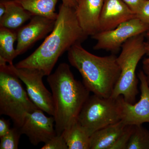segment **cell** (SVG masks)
<instances>
[{"mask_svg":"<svg viewBox=\"0 0 149 149\" xmlns=\"http://www.w3.org/2000/svg\"><path fill=\"white\" fill-rule=\"evenodd\" d=\"M87 37L79 24L75 9L62 4L50 34L34 52L15 66L39 70L48 76L52 73L60 57Z\"/></svg>","mask_w":149,"mask_h":149,"instance_id":"1","label":"cell"},{"mask_svg":"<svg viewBox=\"0 0 149 149\" xmlns=\"http://www.w3.org/2000/svg\"><path fill=\"white\" fill-rule=\"evenodd\" d=\"M53 99L54 117L57 135L77 122L78 116L91 92L75 79L69 65L61 63L47 76Z\"/></svg>","mask_w":149,"mask_h":149,"instance_id":"2","label":"cell"},{"mask_svg":"<svg viewBox=\"0 0 149 149\" xmlns=\"http://www.w3.org/2000/svg\"><path fill=\"white\" fill-rule=\"evenodd\" d=\"M115 55L99 56L91 53L78 43L68 51L71 65L83 77V84L93 94L104 98L111 95L120 74V68Z\"/></svg>","mask_w":149,"mask_h":149,"instance_id":"3","label":"cell"},{"mask_svg":"<svg viewBox=\"0 0 149 149\" xmlns=\"http://www.w3.org/2000/svg\"><path fill=\"white\" fill-rule=\"evenodd\" d=\"M9 65L0 59V114L10 118L14 126L20 128L28 113L38 108Z\"/></svg>","mask_w":149,"mask_h":149,"instance_id":"4","label":"cell"},{"mask_svg":"<svg viewBox=\"0 0 149 149\" xmlns=\"http://www.w3.org/2000/svg\"><path fill=\"white\" fill-rule=\"evenodd\" d=\"M121 47V52L117 58L120 76L111 97L116 98L122 95L125 101L133 104L136 103L139 93L136 68L141 59L146 54L143 34L129 39Z\"/></svg>","mask_w":149,"mask_h":149,"instance_id":"5","label":"cell"},{"mask_svg":"<svg viewBox=\"0 0 149 149\" xmlns=\"http://www.w3.org/2000/svg\"><path fill=\"white\" fill-rule=\"evenodd\" d=\"M123 97L104 98L93 94L83 105L77 121L91 136L94 132L122 119Z\"/></svg>","mask_w":149,"mask_h":149,"instance_id":"6","label":"cell"},{"mask_svg":"<svg viewBox=\"0 0 149 149\" xmlns=\"http://www.w3.org/2000/svg\"><path fill=\"white\" fill-rule=\"evenodd\" d=\"M149 26L135 17L119 24L111 30L99 32L92 36L97 41L93 49L116 52L129 39L144 34Z\"/></svg>","mask_w":149,"mask_h":149,"instance_id":"7","label":"cell"},{"mask_svg":"<svg viewBox=\"0 0 149 149\" xmlns=\"http://www.w3.org/2000/svg\"><path fill=\"white\" fill-rule=\"evenodd\" d=\"M9 65L11 69L26 85V91L32 102L38 108L53 116L52 94L43 83V77L45 76L44 72L35 68H17L13 64Z\"/></svg>","mask_w":149,"mask_h":149,"instance_id":"8","label":"cell"},{"mask_svg":"<svg viewBox=\"0 0 149 149\" xmlns=\"http://www.w3.org/2000/svg\"><path fill=\"white\" fill-rule=\"evenodd\" d=\"M44 112L37 109L28 113L19 128L22 135H26L33 146L45 143L57 134L54 116L48 117Z\"/></svg>","mask_w":149,"mask_h":149,"instance_id":"9","label":"cell"},{"mask_svg":"<svg viewBox=\"0 0 149 149\" xmlns=\"http://www.w3.org/2000/svg\"><path fill=\"white\" fill-rule=\"evenodd\" d=\"M140 82L141 95L139 101L132 104L122 101V119L125 125H142L149 123V85L146 75L143 70H140L138 74Z\"/></svg>","mask_w":149,"mask_h":149,"instance_id":"10","label":"cell"},{"mask_svg":"<svg viewBox=\"0 0 149 149\" xmlns=\"http://www.w3.org/2000/svg\"><path fill=\"white\" fill-rule=\"evenodd\" d=\"M56 19L45 17L35 15L29 23L17 29V56L22 54L32 45L52 32Z\"/></svg>","mask_w":149,"mask_h":149,"instance_id":"11","label":"cell"},{"mask_svg":"<svg viewBox=\"0 0 149 149\" xmlns=\"http://www.w3.org/2000/svg\"><path fill=\"white\" fill-rule=\"evenodd\" d=\"M136 17V14L122 0H104L100 19V32L114 29Z\"/></svg>","mask_w":149,"mask_h":149,"instance_id":"12","label":"cell"},{"mask_svg":"<svg viewBox=\"0 0 149 149\" xmlns=\"http://www.w3.org/2000/svg\"><path fill=\"white\" fill-rule=\"evenodd\" d=\"M104 0H80L76 17L81 29L87 36L100 32V19Z\"/></svg>","mask_w":149,"mask_h":149,"instance_id":"13","label":"cell"},{"mask_svg":"<svg viewBox=\"0 0 149 149\" xmlns=\"http://www.w3.org/2000/svg\"><path fill=\"white\" fill-rule=\"evenodd\" d=\"M6 11L0 19V27L16 30L34 16L15 0H5Z\"/></svg>","mask_w":149,"mask_h":149,"instance_id":"14","label":"cell"},{"mask_svg":"<svg viewBox=\"0 0 149 149\" xmlns=\"http://www.w3.org/2000/svg\"><path fill=\"white\" fill-rule=\"evenodd\" d=\"M125 126L120 120L94 132L90 138V149H109Z\"/></svg>","mask_w":149,"mask_h":149,"instance_id":"15","label":"cell"},{"mask_svg":"<svg viewBox=\"0 0 149 149\" xmlns=\"http://www.w3.org/2000/svg\"><path fill=\"white\" fill-rule=\"evenodd\" d=\"M62 134L68 149H90L91 136L78 121Z\"/></svg>","mask_w":149,"mask_h":149,"instance_id":"16","label":"cell"},{"mask_svg":"<svg viewBox=\"0 0 149 149\" xmlns=\"http://www.w3.org/2000/svg\"><path fill=\"white\" fill-rule=\"evenodd\" d=\"M34 16L39 15L56 19V6L58 0H15Z\"/></svg>","mask_w":149,"mask_h":149,"instance_id":"17","label":"cell"},{"mask_svg":"<svg viewBox=\"0 0 149 149\" xmlns=\"http://www.w3.org/2000/svg\"><path fill=\"white\" fill-rule=\"evenodd\" d=\"M17 40V32L0 27V59L9 64H13L14 59L17 56L14 43Z\"/></svg>","mask_w":149,"mask_h":149,"instance_id":"18","label":"cell"},{"mask_svg":"<svg viewBox=\"0 0 149 149\" xmlns=\"http://www.w3.org/2000/svg\"><path fill=\"white\" fill-rule=\"evenodd\" d=\"M126 149H149V130L142 125H134Z\"/></svg>","mask_w":149,"mask_h":149,"instance_id":"19","label":"cell"},{"mask_svg":"<svg viewBox=\"0 0 149 149\" xmlns=\"http://www.w3.org/2000/svg\"><path fill=\"white\" fill-rule=\"evenodd\" d=\"M22 135L19 128L14 126L7 134L0 138V149H17Z\"/></svg>","mask_w":149,"mask_h":149,"instance_id":"20","label":"cell"},{"mask_svg":"<svg viewBox=\"0 0 149 149\" xmlns=\"http://www.w3.org/2000/svg\"><path fill=\"white\" fill-rule=\"evenodd\" d=\"M134 128V125H126L122 133L115 141L109 149H127V146Z\"/></svg>","mask_w":149,"mask_h":149,"instance_id":"21","label":"cell"},{"mask_svg":"<svg viewBox=\"0 0 149 149\" xmlns=\"http://www.w3.org/2000/svg\"><path fill=\"white\" fill-rule=\"evenodd\" d=\"M42 149H68L64 137L61 135H56L47 141L41 148Z\"/></svg>","mask_w":149,"mask_h":149,"instance_id":"22","label":"cell"},{"mask_svg":"<svg viewBox=\"0 0 149 149\" xmlns=\"http://www.w3.org/2000/svg\"><path fill=\"white\" fill-rule=\"evenodd\" d=\"M136 15V17L149 26V0H145Z\"/></svg>","mask_w":149,"mask_h":149,"instance_id":"23","label":"cell"},{"mask_svg":"<svg viewBox=\"0 0 149 149\" xmlns=\"http://www.w3.org/2000/svg\"><path fill=\"white\" fill-rule=\"evenodd\" d=\"M124 3L129 7L131 10L133 11L136 15L143 4L145 0H122Z\"/></svg>","mask_w":149,"mask_h":149,"instance_id":"24","label":"cell"},{"mask_svg":"<svg viewBox=\"0 0 149 149\" xmlns=\"http://www.w3.org/2000/svg\"><path fill=\"white\" fill-rule=\"evenodd\" d=\"M10 129L9 120L1 118L0 119V138L7 134Z\"/></svg>","mask_w":149,"mask_h":149,"instance_id":"25","label":"cell"},{"mask_svg":"<svg viewBox=\"0 0 149 149\" xmlns=\"http://www.w3.org/2000/svg\"><path fill=\"white\" fill-rule=\"evenodd\" d=\"M79 1L80 0H62V4L66 6L75 10Z\"/></svg>","mask_w":149,"mask_h":149,"instance_id":"26","label":"cell"},{"mask_svg":"<svg viewBox=\"0 0 149 149\" xmlns=\"http://www.w3.org/2000/svg\"><path fill=\"white\" fill-rule=\"evenodd\" d=\"M6 11V6L5 0L0 1V19L3 16Z\"/></svg>","mask_w":149,"mask_h":149,"instance_id":"27","label":"cell"},{"mask_svg":"<svg viewBox=\"0 0 149 149\" xmlns=\"http://www.w3.org/2000/svg\"><path fill=\"white\" fill-rule=\"evenodd\" d=\"M143 70L146 75L147 80L149 85V63H143Z\"/></svg>","mask_w":149,"mask_h":149,"instance_id":"28","label":"cell"},{"mask_svg":"<svg viewBox=\"0 0 149 149\" xmlns=\"http://www.w3.org/2000/svg\"><path fill=\"white\" fill-rule=\"evenodd\" d=\"M145 46H146V54L148 56V57L144 60L143 63H149V41L145 42Z\"/></svg>","mask_w":149,"mask_h":149,"instance_id":"29","label":"cell"},{"mask_svg":"<svg viewBox=\"0 0 149 149\" xmlns=\"http://www.w3.org/2000/svg\"><path fill=\"white\" fill-rule=\"evenodd\" d=\"M146 35L147 37H148V38H149V29L146 32Z\"/></svg>","mask_w":149,"mask_h":149,"instance_id":"30","label":"cell"}]
</instances>
